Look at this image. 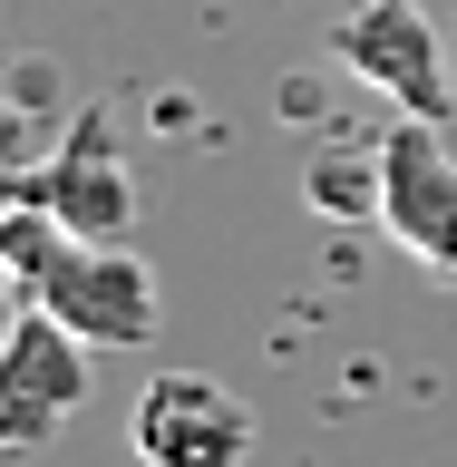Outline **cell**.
I'll list each match as a JSON object with an SVG mask.
<instances>
[{
  "instance_id": "cell-3",
  "label": "cell",
  "mask_w": 457,
  "mask_h": 467,
  "mask_svg": "<svg viewBox=\"0 0 457 467\" xmlns=\"http://www.w3.org/2000/svg\"><path fill=\"white\" fill-rule=\"evenodd\" d=\"M78 409H88V341L29 302L20 331L0 341V448L10 458H39Z\"/></svg>"
},
{
  "instance_id": "cell-5",
  "label": "cell",
  "mask_w": 457,
  "mask_h": 467,
  "mask_svg": "<svg viewBox=\"0 0 457 467\" xmlns=\"http://www.w3.org/2000/svg\"><path fill=\"white\" fill-rule=\"evenodd\" d=\"M127 438H137L146 467H244L254 458V409L214 370H166V379H146Z\"/></svg>"
},
{
  "instance_id": "cell-1",
  "label": "cell",
  "mask_w": 457,
  "mask_h": 467,
  "mask_svg": "<svg viewBox=\"0 0 457 467\" xmlns=\"http://www.w3.org/2000/svg\"><path fill=\"white\" fill-rule=\"evenodd\" d=\"M0 244L20 263L29 302L49 321H68L88 350H146L156 341V273H146L127 244H78V234H58L49 214H10L0 204Z\"/></svg>"
},
{
  "instance_id": "cell-4",
  "label": "cell",
  "mask_w": 457,
  "mask_h": 467,
  "mask_svg": "<svg viewBox=\"0 0 457 467\" xmlns=\"http://www.w3.org/2000/svg\"><path fill=\"white\" fill-rule=\"evenodd\" d=\"M379 234H389L409 263H429V273L457 283V156L419 117H400V127L379 137Z\"/></svg>"
},
{
  "instance_id": "cell-10",
  "label": "cell",
  "mask_w": 457,
  "mask_h": 467,
  "mask_svg": "<svg viewBox=\"0 0 457 467\" xmlns=\"http://www.w3.org/2000/svg\"><path fill=\"white\" fill-rule=\"evenodd\" d=\"M448 49H457V20H448Z\"/></svg>"
},
{
  "instance_id": "cell-6",
  "label": "cell",
  "mask_w": 457,
  "mask_h": 467,
  "mask_svg": "<svg viewBox=\"0 0 457 467\" xmlns=\"http://www.w3.org/2000/svg\"><path fill=\"white\" fill-rule=\"evenodd\" d=\"M20 204L49 214L58 234H78V244H127V224H137V185H127V166H117V146H108L98 117H78L49 166L20 175Z\"/></svg>"
},
{
  "instance_id": "cell-9",
  "label": "cell",
  "mask_w": 457,
  "mask_h": 467,
  "mask_svg": "<svg viewBox=\"0 0 457 467\" xmlns=\"http://www.w3.org/2000/svg\"><path fill=\"white\" fill-rule=\"evenodd\" d=\"M10 156H20V117L0 108V166H10Z\"/></svg>"
},
{
  "instance_id": "cell-8",
  "label": "cell",
  "mask_w": 457,
  "mask_h": 467,
  "mask_svg": "<svg viewBox=\"0 0 457 467\" xmlns=\"http://www.w3.org/2000/svg\"><path fill=\"white\" fill-rule=\"evenodd\" d=\"M20 312H29V283H20V263H10V244H0V341L20 331Z\"/></svg>"
},
{
  "instance_id": "cell-2",
  "label": "cell",
  "mask_w": 457,
  "mask_h": 467,
  "mask_svg": "<svg viewBox=\"0 0 457 467\" xmlns=\"http://www.w3.org/2000/svg\"><path fill=\"white\" fill-rule=\"evenodd\" d=\"M331 68L379 88V98L400 117H419V127H448V108H457V49H448V29H438L419 0H360V10L331 29Z\"/></svg>"
},
{
  "instance_id": "cell-7",
  "label": "cell",
  "mask_w": 457,
  "mask_h": 467,
  "mask_svg": "<svg viewBox=\"0 0 457 467\" xmlns=\"http://www.w3.org/2000/svg\"><path fill=\"white\" fill-rule=\"evenodd\" d=\"M312 204H341V214H370L379 224V146L370 156H331V166L312 156Z\"/></svg>"
}]
</instances>
